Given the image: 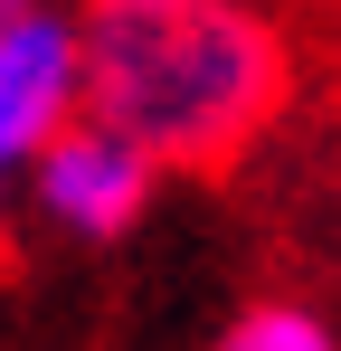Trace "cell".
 I'll use <instances>...</instances> for the list:
<instances>
[{
    "label": "cell",
    "mask_w": 341,
    "mask_h": 351,
    "mask_svg": "<svg viewBox=\"0 0 341 351\" xmlns=\"http://www.w3.org/2000/svg\"><path fill=\"white\" fill-rule=\"evenodd\" d=\"M86 114L152 162L218 180L256 162L303 95V38L275 0H66Z\"/></svg>",
    "instance_id": "obj_1"
},
{
    "label": "cell",
    "mask_w": 341,
    "mask_h": 351,
    "mask_svg": "<svg viewBox=\"0 0 341 351\" xmlns=\"http://www.w3.org/2000/svg\"><path fill=\"white\" fill-rule=\"evenodd\" d=\"M19 199H29V219L66 247H114V237H133L152 219V199H162V162L142 152V143H123L114 123L76 114L57 133L48 152L19 171Z\"/></svg>",
    "instance_id": "obj_2"
},
{
    "label": "cell",
    "mask_w": 341,
    "mask_h": 351,
    "mask_svg": "<svg viewBox=\"0 0 341 351\" xmlns=\"http://www.w3.org/2000/svg\"><path fill=\"white\" fill-rule=\"evenodd\" d=\"M86 114V58H76V10H19L0 19V180H19L66 123Z\"/></svg>",
    "instance_id": "obj_3"
},
{
    "label": "cell",
    "mask_w": 341,
    "mask_h": 351,
    "mask_svg": "<svg viewBox=\"0 0 341 351\" xmlns=\"http://www.w3.org/2000/svg\"><path fill=\"white\" fill-rule=\"evenodd\" d=\"M209 351H341V323L323 304H303V294H256V304H237L218 323Z\"/></svg>",
    "instance_id": "obj_4"
},
{
    "label": "cell",
    "mask_w": 341,
    "mask_h": 351,
    "mask_svg": "<svg viewBox=\"0 0 341 351\" xmlns=\"http://www.w3.org/2000/svg\"><path fill=\"white\" fill-rule=\"evenodd\" d=\"M19 10H48V0H0V19H19Z\"/></svg>",
    "instance_id": "obj_5"
},
{
    "label": "cell",
    "mask_w": 341,
    "mask_h": 351,
    "mask_svg": "<svg viewBox=\"0 0 341 351\" xmlns=\"http://www.w3.org/2000/svg\"><path fill=\"white\" fill-rule=\"evenodd\" d=\"M0 237H10V180H0Z\"/></svg>",
    "instance_id": "obj_6"
}]
</instances>
